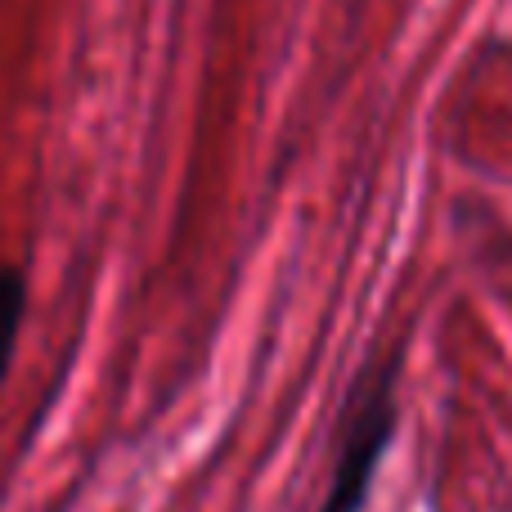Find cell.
<instances>
[{
    "label": "cell",
    "mask_w": 512,
    "mask_h": 512,
    "mask_svg": "<svg viewBox=\"0 0 512 512\" xmlns=\"http://www.w3.org/2000/svg\"><path fill=\"white\" fill-rule=\"evenodd\" d=\"M18 324H23V274L0 270V382H5V364L14 355Z\"/></svg>",
    "instance_id": "obj_2"
},
{
    "label": "cell",
    "mask_w": 512,
    "mask_h": 512,
    "mask_svg": "<svg viewBox=\"0 0 512 512\" xmlns=\"http://www.w3.org/2000/svg\"><path fill=\"white\" fill-rule=\"evenodd\" d=\"M391 427H396V400H391V382H382L369 396V405L360 409L351 436H346L333 490H328V499H324V512H360L364 508L373 472H378V459L391 445Z\"/></svg>",
    "instance_id": "obj_1"
}]
</instances>
